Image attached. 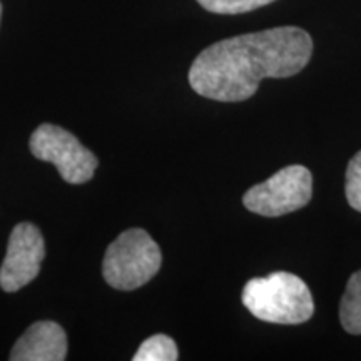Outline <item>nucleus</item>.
I'll return each instance as SVG.
<instances>
[{
	"instance_id": "1",
	"label": "nucleus",
	"mask_w": 361,
	"mask_h": 361,
	"mask_svg": "<svg viewBox=\"0 0 361 361\" xmlns=\"http://www.w3.org/2000/svg\"><path fill=\"white\" fill-rule=\"evenodd\" d=\"M313 40L300 27H274L219 40L194 59L189 84L202 97L241 102L263 79L296 75L308 66Z\"/></svg>"
},
{
	"instance_id": "2",
	"label": "nucleus",
	"mask_w": 361,
	"mask_h": 361,
	"mask_svg": "<svg viewBox=\"0 0 361 361\" xmlns=\"http://www.w3.org/2000/svg\"><path fill=\"white\" fill-rule=\"evenodd\" d=\"M241 298L246 310L266 323L301 324L314 313L313 296L306 283L284 271L247 281Z\"/></svg>"
},
{
	"instance_id": "3",
	"label": "nucleus",
	"mask_w": 361,
	"mask_h": 361,
	"mask_svg": "<svg viewBox=\"0 0 361 361\" xmlns=\"http://www.w3.org/2000/svg\"><path fill=\"white\" fill-rule=\"evenodd\" d=\"M162 255L156 241L144 229H128L111 243L102 263L107 284L133 291L151 281L161 268Z\"/></svg>"
},
{
	"instance_id": "4",
	"label": "nucleus",
	"mask_w": 361,
	"mask_h": 361,
	"mask_svg": "<svg viewBox=\"0 0 361 361\" xmlns=\"http://www.w3.org/2000/svg\"><path fill=\"white\" fill-rule=\"evenodd\" d=\"M313 196V176L305 166H288L256 184L243 197V204L251 213L266 218H278L301 209Z\"/></svg>"
},
{
	"instance_id": "5",
	"label": "nucleus",
	"mask_w": 361,
	"mask_h": 361,
	"mask_svg": "<svg viewBox=\"0 0 361 361\" xmlns=\"http://www.w3.org/2000/svg\"><path fill=\"white\" fill-rule=\"evenodd\" d=\"M30 151L40 161L51 162L69 184L92 179L99 161L69 130L54 124H40L30 135Z\"/></svg>"
},
{
	"instance_id": "6",
	"label": "nucleus",
	"mask_w": 361,
	"mask_h": 361,
	"mask_svg": "<svg viewBox=\"0 0 361 361\" xmlns=\"http://www.w3.org/2000/svg\"><path fill=\"white\" fill-rule=\"evenodd\" d=\"M45 258V243L40 229L32 223H20L12 229L7 255L0 266V288L19 291L37 278Z\"/></svg>"
},
{
	"instance_id": "7",
	"label": "nucleus",
	"mask_w": 361,
	"mask_h": 361,
	"mask_svg": "<svg viewBox=\"0 0 361 361\" xmlns=\"http://www.w3.org/2000/svg\"><path fill=\"white\" fill-rule=\"evenodd\" d=\"M67 355L64 329L54 322H37L17 340L12 361H62Z\"/></svg>"
},
{
	"instance_id": "8",
	"label": "nucleus",
	"mask_w": 361,
	"mask_h": 361,
	"mask_svg": "<svg viewBox=\"0 0 361 361\" xmlns=\"http://www.w3.org/2000/svg\"><path fill=\"white\" fill-rule=\"evenodd\" d=\"M340 322L350 335H361V269L351 274L340 303Z\"/></svg>"
},
{
	"instance_id": "9",
	"label": "nucleus",
	"mask_w": 361,
	"mask_h": 361,
	"mask_svg": "<svg viewBox=\"0 0 361 361\" xmlns=\"http://www.w3.org/2000/svg\"><path fill=\"white\" fill-rule=\"evenodd\" d=\"M178 346L173 338L166 335H154L142 341L133 356L134 361H174L178 360Z\"/></svg>"
},
{
	"instance_id": "10",
	"label": "nucleus",
	"mask_w": 361,
	"mask_h": 361,
	"mask_svg": "<svg viewBox=\"0 0 361 361\" xmlns=\"http://www.w3.org/2000/svg\"><path fill=\"white\" fill-rule=\"evenodd\" d=\"M274 0H197V4L207 12L221 13V16H238L256 8L268 6Z\"/></svg>"
},
{
	"instance_id": "11",
	"label": "nucleus",
	"mask_w": 361,
	"mask_h": 361,
	"mask_svg": "<svg viewBox=\"0 0 361 361\" xmlns=\"http://www.w3.org/2000/svg\"><path fill=\"white\" fill-rule=\"evenodd\" d=\"M345 192L350 206L361 213V151L356 152L348 162Z\"/></svg>"
},
{
	"instance_id": "12",
	"label": "nucleus",
	"mask_w": 361,
	"mask_h": 361,
	"mask_svg": "<svg viewBox=\"0 0 361 361\" xmlns=\"http://www.w3.org/2000/svg\"><path fill=\"white\" fill-rule=\"evenodd\" d=\"M0 19H2V4H0Z\"/></svg>"
}]
</instances>
